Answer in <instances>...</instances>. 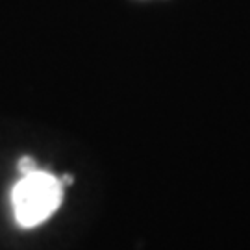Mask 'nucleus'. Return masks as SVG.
I'll return each mask as SVG.
<instances>
[{"mask_svg": "<svg viewBox=\"0 0 250 250\" xmlns=\"http://www.w3.org/2000/svg\"><path fill=\"white\" fill-rule=\"evenodd\" d=\"M63 200V184L45 170H32L11 189L13 215L22 228H34L45 223Z\"/></svg>", "mask_w": 250, "mask_h": 250, "instance_id": "f257e3e1", "label": "nucleus"}, {"mask_svg": "<svg viewBox=\"0 0 250 250\" xmlns=\"http://www.w3.org/2000/svg\"><path fill=\"white\" fill-rule=\"evenodd\" d=\"M36 169H37V165L32 158L24 156V158H21V160H19V170H21L22 174H28V172H32V170H36Z\"/></svg>", "mask_w": 250, "mask_h": 250, "instance_id": "f03ea898", "label": "nucleus"}]
</instances>
